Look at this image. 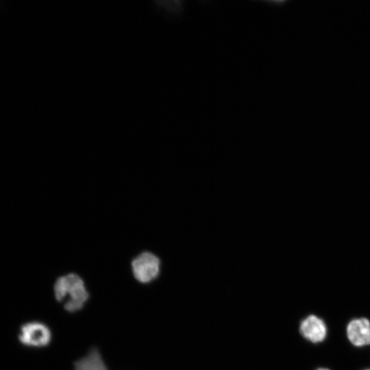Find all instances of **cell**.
Listing matches in <instances>:
<instances>
[{
  "label": "cell",
  "mask_w": 370,
  "mask_h": 370,
  "mask_svg": "<svg viewBox=\"0 0 370 370\" xmlns=\"http://www.w3.org/2000/svg\"><path fill=\"white\" fill-rule=\"evenodd\" d=\"M53 291L56 299L64 302V309L69 313L82 310L90 297L83 279L75 273L59 277L54 283Z\"/></svg>",
  "instance_id": "obj_1"
},
{
  "label": "cell",
  "mask_w": 370,
  "mask_h": 370,
  "mask_svg": "<svg viewBox=\"0 0 370 370\" xmlns=\"http://www.w3.org/2000/svg\"><path fill=\"white\" fill-rule=\"evenodd\" d=\"M134 278L141 284H149L155 280L160 273L161 261L154 254L143 251L131 262Z\"/></svg>",
  "instance_id": "obj_2"
},
{
  "label": "cell",
  "mask_w": 370,
  "mask_h": 370,
  "mask_svg": "<svg viewBox=\"0 0 370 370\" xmlns=\"http://www.w3.org/2000/svg\"><path fill=\"white\" fill-rule=\"evenodd\" d=\"M19 341L25 345L34 347L47 346L51 341L52 334L45 323L33 321L23 324L18 335Z\"/></svg>",
  "instance_id": "obj_3"
},
{
  "label": "cell",
  "mask_w": 370,
  "mask_h": 370,
  "mask_svg": "<svg viewBox=\"0 0 370 370\" xmlns=\"http://www.w3.org/2000/svg\"><path fill=\"white\" fill-rule=\"evenodd\" d=\"M299 332L305 339L313 343H318L326 338L327 326L322 319L310 314L301 321Z\"/></svg>",
  "instance_id": "obj_4"
},
{
  "label": "cell",
  "mask_w": 370,
  "mask_h": 370,
  "mask_svg": "<svg viewBox=\"0 0 370 370\" xmlns=\"http://www.w3.org/2000/svg\"><path fill=\"white\" fill-rule=\"evenodd\" d=\"M349 341L356 347L370 345V321L367 318H356L349 322L346 329Z\"/></svg>",
  "instance_id": "obj_5"
},
{
  "label": "cell",
  "mask_w": 370,
  "mask_h": 370,
  "mask_svg": "<svg viewBox=\"0 0 370 370\" xmlns=\"http://www.w3.org/2000/svg\"><path fill=\"white\" fill-rule=\"evenodd\" d=\"M73 366L74 370H108L96 347H91L85 356L75 361Z\"/></svg>",
  "instance_id": "obj_6"
},
{
  "label": "cell",
  "mask_w": 370,
  "mask_h": 370,
  "mask_svg": "<svg viewBox=\"0 0 370 370\" xmlns=\"http://www.w3.org/2000/svg\"><path fill=\"white\" fill-rule=\"evenodd\" d=\"M317 370H330V369H328L327 368H319Z\"/></svg>",
  "instance_id": "obj_7"
},
{
  "label": "cell",
  "mask_w": 370,
  "mask_h": 370,
  "mask_svg": "<svg viewBox=\"0 0 370 370\" xmlns=\"http://www.w3.org/2000/svg\"><path fill=\"white\" fill-rule=\"evenodd\" d=\"M365 370H370V369H365Z\"/></svg>",
  "instance_id": "obj_8"
}]
</instances>
